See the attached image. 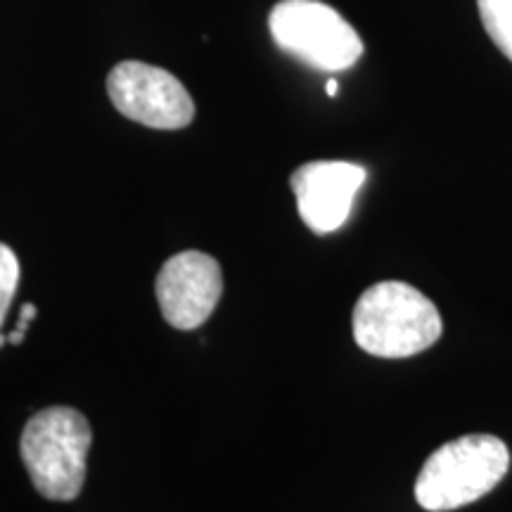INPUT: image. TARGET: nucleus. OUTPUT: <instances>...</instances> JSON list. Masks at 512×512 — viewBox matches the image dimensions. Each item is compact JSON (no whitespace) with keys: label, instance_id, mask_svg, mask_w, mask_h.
<instances>
[{"label":"nucleus","instance_id":"39448f33","mask_svg":"<svg viewBox=\"0 0 512 512\" xmlns=\"http://www.w3.org/2000/svg\"><path fill=\"white\" fill-rule=\"evenodd\" d=\"M107 93L126 119L159 131H178L195 119V102L188 88L155 64L119 62L107 74Z\"/></svg>","mask_w":512,"mask_h":512},{"label":"nucleus","instance_id":"7ed1b4c3","mask_svg":"<svg viewBox=\"0 0 512 512\" xmlns=\"http://www.w3.org/2000/svg\"><path fill=\"white\" fill-rule=\"evenodd\" d=\"M508 467V446L491 434H467L446 441L422 465L415 482V501L430 512L463 508L489 494Z\"/></svg>","mask_w":512,"mask_h":512},{"label":"nucleus","instance_id":"f257e3e1","mask_svg":"<svg viewBox=\"0 0 512 512\" xmlns=\"http://www.w3.org/2000/svg\"><path fill=\"white\" fill-rule=\"evenodd\" d=\"M354 339L366 354L408 358L441 337V316L413 285L387 280L368 287L354 306Z\"/></svg>","mask_w":512,"mask_h":512},{"label":"nucleus","instance_id":"9b49d317","mask_svg":"<svg viewBox=\"0 0 512 512\" xmlns=\"http://www.w3.org/2000/svg\"><path fill=\"white\" fill-rule=\"evenodd\" d=\"M5 342H8V335H3V332H0V349H3Z\"/></svg>","mask_w":512,"mask_h":512},{"label":"nucleus","instance_id":"6e6552de","mask_svg":"<svg viewBox=\"0 0 512 512\" xmlns=\"http://www.w3.org/2000/svg\"><path fill=\"white\" fill-rule=\"evenodd\" d=\"M477 8L486 34L512 62V0H477Z\"/></svg>","mask_w":512,"mask_h":512},{"label":"nucleus","instance_id":"f03ea898","mask_svg":"<svg viewBox=\"0 0 512 512\" xmlns=\"http://www.w3.org/2000/svg\"><path fill=\"white\" fill-rule=\"evenodd\" d=\"M93 430L86 415L69 406H50L27 422L19 441L24 467L48 501H74L86 482Z\"/></svg>","mask_w":512,"mask_h":512},{"label":"nucleus","instance_id":"9d476101","mask_svg":"<svg viewBox=\"0 0 512 512\" xmlns=\"http://www.w3.org/2000/svg\"><path fill=\"white\" fill-rule=\"evenodd\" d=\"M325 91H328L330 98H335L337 91H339V83H337L335 79H330V81H328V86H325Z\"/></svg>","mask_w":512,"mask_h":512},{"label":"nucleus","instance_id":"1a4fd4ad","mask_svg":"<svg viewBox=\"0 0 512 512\" xmlns=\"http://www.w3.org/2000/svg\"><path fill=\"white\" fill-rule=\"evenodd\" d=\"M19 283V261L8 245L0 242V328L8 316V309L15 299V290Z\"/></svg>","mask_w":512,"mask_h":512},{"label":"nucleus","instance_id":"0eeeda50","mask_svg":"<svg viewBox=\"0 0 512 512\" xmlns=\"http://www.w3.org/2000/svg\"><path fill=\"white\" fill-rule=\"evenodd\" d=\"M366 181V169L351 162H309L292 174L294 200L313 233H335L347 223Z\"/></svg>","mask_w":512,"mask_h":512},{"label":"nucleus","instance_id":"423d86ee","mask_svg":"<svg viewBox=\"0 0 512 512\" xmlns=\"http://www.w3.org/2000/svg\"><path fill=\"white\" fill-rule=\"evenodd\" d=\"M155 292L159 311L171 328H200L223 294L221 264L197 249L171 256L157 275Z\"/></svg>","mask_w":512,"mask_h":512},{"label":"nucleus","instance_id":"20e7f679","mask_svg":"<svg viewBox=\"0 0 512 512\" xmlns=\"http://www.w3.org/2000/svg\"><path fill=\"white\" fill-rule=\"evenodd\" d=\"M275 46L320 72H344L363 55L356 29L320 0H280L268 15Z\"/></svg>","mask_w":512,"mask_h":512}]
</instances>
